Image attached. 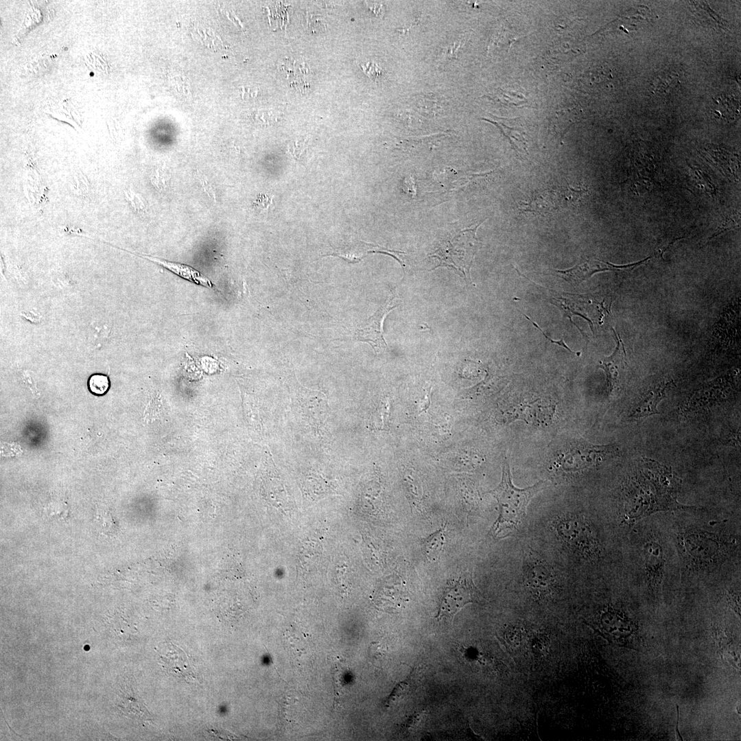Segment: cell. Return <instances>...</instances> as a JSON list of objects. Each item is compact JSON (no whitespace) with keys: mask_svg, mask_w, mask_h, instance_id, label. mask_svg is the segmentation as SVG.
I'll use <instances>...</instances> for the list:
<instances>
[{"mask_svg":"<svg viewBox=\"0 0 741 741\" xmlns=\"http://www.w3.org/2000/svg\"><path fill=\"white\" fill-rule=\"evenodd\" d=\"M543 486L544 482L540 481L524 489L515 486L511 480L509 464L506 460L500 483L489 491L497 499L499 505V515L491 527L490 534L494 538L502 539L515 530L525 519L529 502Z\"/></svg>","mask_w":741,"mask_h":741,"instance_id":"cell-1","label":"cell"},{"mask_svg":"<svg viewBox=\"0 0 741 741\" xmlns=\"http://www.w3.org/2000/svg\"><path fill=\"white\" fill-rule=\"evenodd\" d=\"M480 224L481 222L456 232L440 242L438 248L431 255L439 263L435 268L448 266L460 273L465 279L470 280V268L480 246L476 231Z\"/></svg>","mask_w":741,"mask_h":741,"instance_id":"cell-2","label":"cell"},{"mask_svg":"<svg viewBox=\"0 0 741 741\" xmlns=\"http://www.w3.org/2000/svg\"><path fill=\"white\" fill-rule=\"evenodd\" d=\"M480 600L471 573H464L447 582L440 598L436 618L450 621L464 605Z\"/></svg>","mask_w":741,"mask_h":741,"instance_id":"cell-3","label":"cell"},{"mask_svg":"<svg viewBox=\"0 0 741 741\" xmlns=\"http://www.w3.org/2000/svg\"><path fill=\"white\" fill-rule=\"evenodd\" d=\"M558 532L566 543L586 556L593 557L598 552V541L588 522L582 517L563 519L558 525Z\"/></svg>","mask_w":741,"mask_h":741,"instance_id":"cell-4","label":"cell"},{"mask_svg":"<svg viewBox=\"0 0 741 741\" xmlns=\"http://www.w3.org/2000/svg\"><path fill=\"white\" fill-rule=\"evenodd\" d=\"M680 540L684 553L693 565L700 566L711 563L720 552L718 541L705 532L687 533Z\"/></svg>","mask_w":741,"mask_h":741,"instance_id":"cell-5","label":"cell"},{"mask_svg":"<svg viewBox=\"0 0 741 741\" xmlns=\"http://www.w3.org/2000/svg\"><path fill=\"white\" fill-rule=\"evenodd\" d=\"M159 663L169 674L187 683L196 681L198 677L185 652L171 642L157 649Z\"/></svg>","mask_w":741,"mask_h":741,"instance_id":"cell-6","label":"cell"},{"mask_svg":"<svg viewBox=\"0 0 741 741\" xmlns=\"http://www.w3.org/2000/svg\"><path fill=\"white\" fill-rule=\"evenodd\" d=\"M393 300L394 296L389 298L355 331V340L369 343L375 352H380L387 347L384 338L383 324L388 314L397 306L393 305Z\"/></svg>","mask_w":741,"mask_h":741,"instance_id":"cell-7","label":"cell"},{"mask_svg":"<svg viewBox=\"0 0 741 741\" xmlns=\"http://www.w3.org/2000/svg\"><path fill=\"white\" fill-rule=\"evenodd\" d=\"M694 392L684 402L681 408L684 413L694 412L727 401L732 390H727L716 383L710 384Z\"/></svg>","mask_w":741,"mask_h":741,"instance_id":"cell-8","label":"cell"},{"mask_svg":"<svg viewBox=\"0 0 741 741\" xmlns=\"http://www.w3.org/2000/svg\"><path fill=\"white\" fill-rule=\"evenodd\" d=\"M645 260L639 263H631L626 266H615L609 263H605L596 259H588L585 262L576 265L574 267L565 270H555L558 276L564 279L572 285H578L588 279L593 274L602 271L620 270L632 269L642 263Z\"/></svg>","mask_w":741,"mask_h":741,"instance_id":"cell-9","label":"cell"},{"mask_svg":"<svg viewBox=\"0 0 741 741\" xmlns=\"http://www.w3.org/2000/svg\"><path fill=\"white\" fill-rule=\"evenodd\" d=\"M617 346L613 353L600 362V366L607 375L611 394L618 392L622 387L626 372V353L623 343L614 331Z\"/></svg>","mask_w":741,"mask_h":741,"instance_id":"cell-10","label":"cell"},{"mask_svg":"<svg viewBox=\"0 0 741 741\" xmlns=\"http://www.w3.org/2000/svg\"><path fill=\"white\" fill-rule=\"evenodd\" d=\"M601 635L611 642L626 640L632 633L629 620L617 610L609 609L604 611L598 620Z\"/></svg>","mask_w":741,"mask_h":741,"instance_id":"cell-11","label":"cell"},{"mask_svg":"<svg viewBox=\"0 0 741 741\" xmlns=\"http://www.w3.org/2000/svg\"><path fill=\"white\" fill-rule=\"evenodd\" d=\"M672 382L660 383L644 392L633 405L629 417L639 420L653 414H659V403L666 397Z\"/></svg>","mask_w":741,"mask_h":741,"instance_id":"cell-12","label":"cell"},{"mask_svg":"<svg viewBox=\"0 0 741 741\" xmlns=\"http://www.w3.org/2000/svg\"><path fill=\"white\" fill-rule=\"evenodd\" d=\"M117 696V707L124 716L141 722L152 720V715L141 698L125 680L120 684Z\"/></svg>","mask_w":741,"mask_h":741,"instance_id":"cell-13","label":"cell"},{"mask_svg":"<svg viewBox=\"0 0 741 741\" xmlns=\"http://www.w3.org/2000/svg\"><path fill=\"white\" fill-rule=\"evenodd\" d=\"M646 570L650 586L657 587L661 581L663 569V553L661 546L655 542L646 545L644 550Z\"/></svg>","mask_w":741,"mask_h":741,"instance_id":"cell-14","label":"cell"},{"mask_svg":"<svg viewBox=\"0 0 741 741\" xmlns=\"http://www.w3.org/2000/svg\"><path fill=\"white\" fill-rule=\"evenodd\" d=\"M139 255L143 257L147 258L150 261L157 263L158 264L167 268L173 273L177 274L178 276L192 283L203 285L209 288H212L214 287L212 282L207 277H206L199 271L189 266L180 263L172 262L154 257H149L143 255Z\"/></svg>","mask_w":741,"mask_h":741,"instance_id":"cell-15","label":"cell"},{"mask_svg":"<svg viewBox=\"0 0 741 741\" xmlns=\"http://www.w3.org/2000/svg\"><path fill=\"white\" fill-rule=\"evenodd\" d=\"M711 111L719 120L733 121L740 114V100L732 94L721 93L713 99Z\"/></svg>","mask_w":741,"mask_h":741,"instance_id":"cell-16","label":"cell"},{"mask_svg":"<svg viewBox=\"0 0 741 741\" xmlns=\"http://www.w3.org/2000/svg\"><path fill=\"white\" fill-rule=\"evenodd\" d=\"M488 121L494 124L499 128H500L502 132L508 138L510 144L516 151L518 150L519 152H523V150H525V152H527L526 140L524 137V132L522 128L518 124L517 121V123H513V120H511L512 125H508L507 124V123L506 124L504 120Z\"/></svg>","mask_w":741,"mask_h":741,"instance_id":"cell-17","label":"cell"},{"mask_svg":"<svg viewBox=\"0 0 741 741\" xmlns=\"http://www.w3.org/2000/svg\"><path fill=\"white\" fill-rule=\"evenodd\" d=\"M445 543V530H438L426 538L423 543V554L425 558L434 561L443 551Z\"/></svg>","mask_w":741,"mask_h":741,"instance_id":"cell-18","label":"cell"},{"mask_svg":"<svg viewBox=\"0 0 741 741\" xmlns=\"http://www.w3.org/2000/svg\"><path fill=\"white\" fill-rule=\"evenodd\" d=\"M528 581L530 585L534 589L543 591L550 587L552 583V576L548 569L543 565L532 563L529 570L528 569Z\"/></svg>","mask_w":741,"mask_h":741,"instance_id":"cell-19","label":"cell"},{"mask_svg":"<svg viewBox=\"0 0 741 741\" xmlns=\"http://www.w3.org/2000/svg\"><path fill=\"white\" fill-rule=\"evenodd\" d=\"M580 116V112H578V108L576 107L561 110L554 117L553 126L555 130L563 136L567 129L578 121Z\"/></svg>","mask_w":741,"mask_h":741,"instance_id":"cell-20","label":"cell"},{"mask_svg":"<svg viewBox=\"0 0 741 741\" xmlns=\"http://www.w3.org/2000/svg\"><path fill=\"white\" fill-rule=\"evenodd\" d=\"M572 301H573L571 299L560 296L554 297L550 299V302L557 306L561 311L563 312L565 316L568 318L571 322H572V317L574 315H578L587 319L580 311V307L578 306L577 307L576 304Z\"/></svg>","mask_w":741,"mask_h":741,"instance_id":"cell-21","label":"cell"},{"mask_svg":"<svg viewBox=\"0 0 741 741\" xmlns=\"http://www.w3.org/2000/svg\"><path fill=\"white\" fill-rule=\"evenodd\" d=\"M678 75L673 72L663 73L658 75L652 84V88L656 93H666L672 89L678 83Z\"/></svg>","mask_w":741,"mask_h":741,"instance_id":"cell-22","label":"cell"},{"mask_svg":"<svg viewBox=\"0 0 741 741\" xmlns=\"http://www.w3.org/2000/svg\"><path fill=\"white\" fill-rule=\"evenodd\" d=\"M110 385L108 377L102 374H93L88 380L89 390L96 395H104L108 390Z\"/></svg>","mask_w":741,"mask_h":741,"instance_id":"cell-23","label":"cell"},{"mask_svg":"<svg viewBox=\"0 0 741 741\" xmlns=\"http://www.w3.org/2000/svg\"><path fill=\"white\" fill-rule=\"evenodd\" d=\"M461 45H462V40H459L458 43H457V41H456L453 44H451V45L447 46V47H445V49H444V50L443 51V54H443V59L446 60H451L452 58H455L456 57L458 50L460 48Z\"/></svg>","mask_w":741,"mask_h":741,"instance_id":"cell-24","label":"cell"},{"mask_svg":"<svg viewBox=\"0 0 741 741\" xmlns=\"http://www.w3.org/2000/svg\"><path fill=\"white\" fill-rule=\"evenodd\" d=\"M362 68H363V70L366 75L373 80H375L381 75V70L377 65L374 63L368 62L365 65L362 66Z\"/></svg>","mask_w":741,"mask_h":741,"instance_id":"cell-25","label":"cell"},{"mask_svg":"<svg viewBox=\"0 0 741 741\" xmlns=\"http://www.w3.org/2000/svg\"><path fill=\"white\" fill-rule=\"evenodd\" d=\"M97 520L99 522L100 526L104 530L106 533H108V528L110 529L114 526V521L112 519V516H108V514H102L99 516H97Z\"/></svg>","mask_w":741,"mask_h":741,"instance_id":"cell-26","label":"cell"},{"mask_svg":"<svg viewBox=\"0 0 741 741\" xmlns=\"http://www.w3.org/2000/svg\"><path fill=\"white\" fill-rule=\"evenodd\" d=\"M524 316H525V317L526 318V319H527L528 320H529V321H530V322H531V323H532V324L533 325H534V326H535V327H537V329H539V331H541V333H543V336H545V338H547V339H548V340L549 341H550V342H551V343H554V344H557L558 345H559V346H562V347H563V348H565V349H567V350H568V351H569V352H571V353H576V354H577V355H579V354H580L579 353H576V352H574V351H572V350H571V349H569V347H568V346H567V345L565 344V343L564 342V341H563V339H562V340H558V341H555V340H553L550 339V338H548V336H546V334H545V333H544V332H543V331H542V329H541V328H540V327H539V326H538V325H537V323H536V322H533V321H532V320H531V319H530V318L529 317H528V316H527L526 315L524 314Z\"/></svg>","mask_w":741,"mask_h":741,"instance_id":"cell-27","label":"cell"},{"mask_svg":"<svg viewBox=\"0 0 741 741\" xmlns=\"http://www.w3.org/2000/svg\"><path fill=\"white\" fill-rule=\"evenodd\" d=\"M723 441L731 445H740V430L736 432H731L728 436H725Z\"/></svg>","mask_w":741,"mask_h":741,"instance_id":"cell-28","label":"cell"}]
</instances>
